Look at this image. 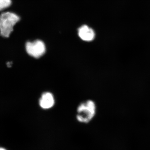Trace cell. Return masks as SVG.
<instances>
[{
  "label": "cell",
  "mask_w": 150,
  "mask_h": 150,
  "mask_svg": "<svg viewBox=\"0 0 150 150\" xmlns=\"http://www.w3.org/2000/svg\"><path fill=\"white\" fill-rule=\"evenodd\" d=\"M20 20L16 14L10 12L4 13L0 15V34L4 37H9L13 27Z\"/></svg>",
  "instance_id": "6da1fadb"
},
{
  "label": "cell",
  "mask_w": 150,
  "mask_h": 150,
  "mask_svg": "<svg viewBox=\"0 0 150 150\" xmlns=\"http://www.w3.org/2000/svg\"><path fill=\"white\" fill-rule=\"evenodd\" d=\"M96 111V105L93 100L83 103L78 107L77 119L81 123H88L94 117Z\"/></svg>",
  "instance_id": "7a4b0ae2"
},
{
  "label": "cell",
  "mask_w": 150,
  "mask_h": 150,
  "mask_svg": "<svg viewBox=\"0 0 150 150\" xmlns=\"http://www.w3.org/2000/svg\"><path fill=\"white\" fill-rule=\"evenodd\" d=\"M25 50L29 56L38 59L45 54L46 47L43 41L37 40L27 42L25 44Z\"/></svg>",
  "instance_id": "3957f363"
},
{
  "label": "cell",
  "mask_w": 150,
  "mask_h": 150,
  "mask_svg": "<svg viewBox=\"0 0 150 150\" xmlns=\"http://www.w3.org/2000/svg\"><path fill=\"white\" fill-rule=\"evenodd\" d=\"M78 35L84 41L90 42L94 39L95 33L88 25H83L78 29Z\"/></svg>",
  "instance_id": "277c9868"
},
{
  "label": "cell",
  "mask_w": 150,
  "mask_h": 150,
  "mask_svg": "<svg viewBox=\"0 0 150 150\" xmlns=\"http://www.w3.org/2000/svg\"><path fill=\"white\" fill-rule=\"evenodd\" d=\"M54 104L55 99L52 93L46 92L42 94L39 100L40 107L44 109H50L53 107Z\"/></svg>",
  "instance_id": "5b68a950"
},
{
  "label": "cell",
  "mask_w": 150,
  "mask_h": 150,
  "mask_svg": "<svg viewBox=\"0 0 150 150\" xmlns=\"http://www.w3.org/2000/svg\"><path fill=\"white\" fill-rule=\"evenodd\" d=\"M11 4V0H0V11L7 8Z\"/></svg>",
  "instance_id": "8992f818"
},
{
  "label": "cell",
  "mask_w": 150,
  "mask_h": 150,
  "mask_svg": "<svg viewBox=\"0 0 150 150\" xmlns=\"http://www.w3.org/2000/svg\"><path fill=\"white\" fill-rule=\"evenodd\" d=\"M0 150H6L5 149H4V148L0 147Z\"/></svg>",
  "instance_id": "52a82bcc"
}]
</instances>
